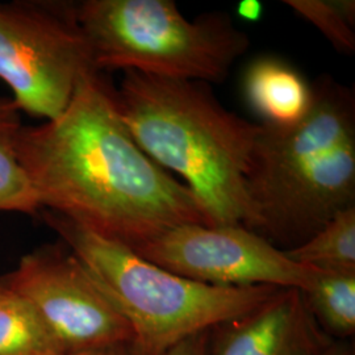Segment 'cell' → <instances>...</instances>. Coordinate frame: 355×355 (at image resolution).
Wrapping results in <instances>:
<instances>
[{"mask_svg": "<svg viewBox=\"0 0 355 355\" xmlns=\"http://www.w3.org/2000/svg\"><path fill=\"white\" fill-rule=\"evenodd\" d=\"M312 91L300 123L261 124L248 177L249 229L283 252L355 205L354 91L329 76L318 78Z\"/></svg>", "mask_w": 355, "mask_h": 355, "instance_id": "3957f363", "label": "cell"}, {"mask_svg": "<svg viewBox=\"0 0 355 355\" xmlns=\"http://www.w3.org/2000/svg\"><path fill=\"white\" fill-rule=\"evenodd\" d=\"M69 355H129V353H128V349H124V347H111V349L87 350V352H80V353Z\"/></svg>", "mask_w": 355, "mask_h": 355, "instance_id": "ac0fdd59", "label": "cell"}, {"mask_svg": "<svg viewBox=\"0 0 355 355\" xmlns=\"http://www.w3.org/2000/svg\"><path fill=\"white\" fill-rule=\"evenodd\" d=\"M321 355H354V350L347 343H334Z\"/></svg>", "mask_w": 355, "mask_h": 355, "instance_id": "d6986e66", "label": "cell"}, {"mask_svg": "<svg viewBox=\"0 0 355 355\" xmlns=\"http://www.w3.org/2000/svg\"><path fill=\"white\" fill-rule=\"evenodd\" d=\"M16 155L41 211L132 250L178 225H208L192 192L132 137L98 71L79 80L60 117L21 128Z\"/></svg>", "mask_w": 355, "mask_h": 355, "instance_id": "6da1fadb", "label": "cell"}, {"mask_svg": "<svg viewBox=\"0 0 355 355\" xmlns=\"http://www.w3.org/2000/svg\"><path fill=\"white\" fill-rule=\"evenodd\" d=\"M92 71L76 4L0 3V79L21 111L46 121L60 117Z\"/></svg>", "mask_w": 355, "mask_h": 355, "instance_id": "8992f818", "label": "cell"}, {"mask_svg": "<svg viewBox=\"0 0 355 355\" xmlns=\"http://www.w3.org/2000/svg\"><path fill=\"white\" fill-rule=\"evenodd\" d=\"M1 280L32 306L62 355L133 343L129 322L73 253L40 249Z\"/></svg>", "mask_w": 355, "mask_h": 355, "instance_id": "52a82bcc", "label": "cell"}, {"mask_svg": "<svg viewBox=\"0 0 355 355\" xmlns=\"http://www.w3.org/2000/svg\"><path fill=\"white\" fill-rule=\"evenodd\" d=\"M13 98L0 96V211L40 215L35 190L16 155V140L23 124Z\"/></svg>", "mask_w": 355, "mask_h": 355, "instance_id": "8fae6325", "label": "cell"}, {"mask_svg": "<svg viewBox=\"0 0 355 355\" xmlns=\"http://www.w3.org/2000/svg\"><path fill=\"white\" fill-rule=\"evenodd\" d=\"M284 253L293 262L321 272L355 274V205L334 216L308 241Z\"/></svg>", "mask_w": 355, "mask_h": 355, "instance_id": "7c38bea8", "label": "cell"}, {"mask_svg": "<svg viewBox=\"0 0 355 355\" xmlns=\"http://www.w3.org/2000/svg\"><path fill=\"white\" fill-rule=\"evenodd\" d=\"M40 215L132 327L135 340L129 355H167L192 336L249 313L280 288L212 286L187 279L64 216L46 209Z\"/></svg>", "mask_w": 355, "mask_h": 355, "instance_id": "277c9868", "label": "cell"}, {"mask_svg": "<svg viewBox=\"0 0 355 355\" xmlns=\"http://www.w3.org/2000/svg\"><path fill=\"white\" fill-rule=\"evenodd\" d=\"M0 355H62L32 306L1 279Z\"/></svg>", "mask_w": 355, "mask_h": 355, "instance_id": "4fadbf2b", "label": "cell"}, {"mask_svg": "<svg viewBox=\"0 0 355 355\" xmlns=\"http://www.w3.org/2000/svg\"><path fill=\"white\" fill-rule=\"evenodd\" d=\"M76 16L99 73L223 82L250 45L228 13L189 20L173 0H87Z\"/></svg>", "mask_w": 355, "mask_h": 355, "instance_id": "5b68a950", "label": "cell"}, {"mask_svg": "<svg viewBox=\"0 0 355 355\" xmlns=\"http://www.w3.org/2000/svg\"><path fill=\"white\" fill-rule=\"evenodd\" d=\"M208 338H209V331L195 334L177 345L173 350L167 353V355H205Z\"/></svg>", "mask_w": 355, "mask_h": 355, "instance_id": "2e32d148", "label": "cell"}, {"mask_svg": "<svg viewBox=\"0 0 355 355\" xmlns=\"http://www.w3.org/2000/svg\"><path fill=\"white\" fill-rule=\"evenodd\" d=\"M114 99L141 149L183 178L208 225L250 228L248 177L261 124L232 112L198 80L124 71Z\"/></svg>", "mask_w": 355, "mask_h": 355, "instance_id": "7a4b0ae2", "label": "cell"}, {"mask_svg": "<svg viewBox=\"0 0 355 355\" xmlns=\"http://www.w3.org/2000/svg\"><path fill=\"white\" fill-rule=\"evenodd\" d=\"M248 102L268 127L287 128L300 123L313 102L309 85L291 64L274 57H262L243 76Z\"/></svg>", "mask_w": 355, "mask_h": 355, "instance_id": "30bf717a", "label": "cell"}, {"mask_svg": "<svg viewBox=\"0 0 355 355\" xmlns=\"http://www.w3.org/2000/svg\"><path fill=\"white\" fill-rule=\"evenodd\" d=\"M284 3L316 26L333 48L345 54L354 53V0H286Z\"/></svg>", "mask_w": 355, "mask_h": 355, "instance_id": "9a60e30c", "label": "cell"}, {"mask_svg": "<svg viewBox=\"0 0 355 355\" xmlns=\"http://www.w3.org/2000/svg\"><path fill=\"white\" fill-rule=\"evenodd\" d=\"M135 252L175 275L212 286H274L306 291L321 274L293 262L283 250L241 225L183 224Z\"/></svg>", "mask_w": 355, "mask_h": 355, "instance_id": "ba28073f", "label": "cell"}, {"mask_svg": "<svg viewBox=\"0 0 355 355\" xmlns=\"http://www.w3.org/2000/svg\"><path fill=\"white\" fill-rule=\"evenodd\" d=\"M334 340L297 288H279L263 304L209 330L205 355H321Z\"/></svg>", "mask_w": 355, "mask_h": 355, "instance_id": "9c48e42d", "label": "cell"}, {"mask_svg": "<svg viewBox=\"0 0 355 355\" xmlns=\"http://www.w3.org/2000/svg\"><path fill=\"white\" fill-rule=\"evenodd\" d=\"M303 292L305 303L321 328L333 338L355 331V274L321 272Z\"/></svg>", "mask_w": 355, "mask_h": 355, "instance_id": "5bb4252c", "label": "cell"}, {"mask_svg": "<svg viewBox=\"0 0 355 355\" xmlns=\"http://www.w3.org/2000/svg\"><path fill=\"white\" fill-rule=\"evenodd\" d=\"M236 13L248 23H257L262 19L263 4L259 0H241L236 7Z\"/></svg>", "mask_w": 355, "mask_h": 355, "instance_id": "e0dca14e", "label": "cell"}]
</instances>
